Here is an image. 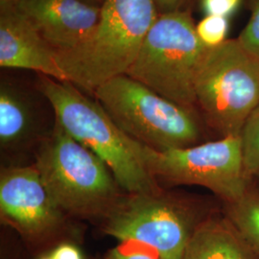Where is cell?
<instances>
[{
	"label": "cell",
	"mask_w": 259,
	"mask_h": 259,
	"mask_svg": "<svg viewBox=\"0 0 259 259\" xmlns=\"http://www.w3.org/2000/svg\"><path fill=\"white\" fill-rule=\"evenodd\" d=\"M37 90L50 103L55 121L111 169L127 193L160 189L144 158V145L131 139L95 98L68 81L37 74Z\"/></svg>",
	"instance_id": "1"
},
{
	"label": "cell",
	"mask_w": 259,
	"mask_h": 259,
	"mask_svg": "<svg viewBox=\"0 0 259 259\" xmlns=\"http://www.w3.org/2000/svg\"><path fill=\"white\" fill-rule=\"evenodd\" d=\"M33 163L54 202L74 220L100 225L126 193L102 159L56 121Z\"/></svg>",
	"instance_id": "2"
},
{
	"label": "cell",
	"mask_w": 259,
	"mask_h": 259,
	"mask_svg": "<svg viewBox=\"0 0 259 259\" xmlns=\"http://www.w3.org/2000/svg\"><path fill=\"white\" fill-rule=\"evenodd\" d=\"M158 16L153 0H107L90 37L72 50L56 52L66 81L93 96L104 83L127 74Z\"/></svg>",
	"instance_id": "3"
},
{
	"label": "cell",
	"mask_w": 259,
	"mask_h": 259,
	"mask_svg": "<svg viewBox=\"0 0 259 259\" xmlns=\"http://www.w3.org/2000/svg\"><path fill=\"white\" fill-rule=\"evenodd\" d=\"M93 97L127 136L146 147L167 151L200 143L202 132L194 111L128 75L104 83Z\"/></svg>",
	"instance_id": "4"
},
{
	"label": "cell",
	"mask_w": 259,
	"mask_h": 259,
	"mask_svg": "<svg viewBox=\"0 0 259 259\" xmlns=\"http://www.w3.org/2000/svg\"><path fill=\"white\" fill-rule=\"evenodd\" d=\"M207 49L188 12L162 14L149 30L126 75L194 111L195 82Z\"/></svg>",
	"instance_id": "5"
},
{
	"label": "cell",
	"mask_w": 259,
	"mask_h": 259,
	"mask_svg": "<svg viewBox=\"0 0 259 259\" xmlns=\"http://www.w3.org/2000/svg\"><path fill=\"white\" fill-rule=\"evenodd\" d=\"M195 99L204 120L221 138L240 136L259 106V62L238 39L208 48L195 82Z\"/></svg>",
	"instance_id": "6"
},
{
	"label": "cell",
	"mask_w": 259,
	"mask_h": 259,
	"mask_svg": "<svg viewBox=\"0 0 259 259\" xmlns=\"http://www.w3.org/2000/svg\"><path fill=\"white\" fill-rule=\"evenodd\" d=\"M205 217L189 201L160 188L124 193L100 228L104 234L123 243L147 246L159 259H183L196 227Z\"/></svg>",
	"instance_id": "7"
},
{
	"label": "cell",
	"mask_w": 259,
	"mask_h": 259,
	"mask_svg": "<svg viewBox=\"0 0 259 259\" xmlns=\"http://www.w3.org/2000/svg\"><path fill=\"white\" fill-rule=\"evenodd\" d=\"M144 158L157 183L202 186L228 204L249 190L240 136L167 151L144 146Z\"/></svg>",
	"instance_id": "8"
},
{
	"label": "cell",
	"mask_w": 259,
	"mask_h": 259,
	"mask_svg": "<svg viewBox=\"0 0 259 259\" xmlns=\"http://www.w3.org/2000/svg\"><path fill=\"white\" fill-rule=\"evenodd\" d=\"M0 219L37 250L70 242L79 234L74 219L54 202L34 163L1 168Z\"/></svg>",
	"instance_id": "9"
},
{
	"label": "cell",
	"mask_w": 259,
	"mask_h": 259,
	"mask_svg": "<svg viewBox=\"0 0 259 259\" xmlns=\"http://www.w3.org/2000/svg\"><path fill=\"white\" fill-rule=\"evenodd\" d=\"M37 98L19 84L2 79L0 84V149L6 165L34 160L39 144L52 132L39 111Z\"/></svg>",
	"instance_id": "10"
},
{
	"label": "cell",
	"mask_w": 259,
	"mask_h": 259,
	"mask_svg": "<svg viewBox=\"0 0 259 259\" xmlns=\"http://www.w3.org/2000/svg\"><path fill=\"white\" fill-rule=\"evenodd\" d=\"M15 6L57 53L82 45L101 16V7L83 0H19Z\"/></svg>",
	"instance_id": "11"
},
{
	"label": "cell",
	"mask_w": 259,
	"mask_h": 259,
	"mask_svg": "<svg viewBox=\"0 0 259 259\" xmlns=\"http://www.w3.org/2000/svg\"><path fill=\"white\" fill-rule=\"evenodd\" d=\"M0 66L36 71L66 81L56 51L38 34L15 4H2L0 12Z\"/></svg>",
	"instance_id": "12"
},
{
	"label": "cell",
	"mask_w": 259,
	"mask_h": 259,
	"mask_svg": "<svg viewBox=\"0 0 259 259\" xmlns=\"http://www.w3.org/2000/svg\"><path fill=\"white\" fill-rule=\"evenodd\" d=\"M183 259H259L229 218L206 216L196 227Z\"/></svg>",
	"instance_id": "13"
},
{
	"label": "cell",
	"mask_w": 259,
	"mask_h": 259,
	"mask_svg": "<svg viewBox=\"0 0 259 259\" xmlns=\"http://www.w3.org/2000/svg\"><path fill=\"white\" fill-rule=\"evenodd\" d=\"M228 218L259 257V193L248 190L238 201L228 204Z\"/></svg>",
	"instance_id": "14"
},
{
	"label": "cell",
	"mask_w": 259,
	"mask_h": 259,
	"mask_svg": "<svg viewBox=\"0 0 259 259\" xmlns=\"http://www.w3.org/2000/svg\"><path fill=\"white\" fill-rule=\"evenodd\" d=\"M240 139L244 165L248 176L259 175V106L246 122Z\"/></svg>",
	"instance_id": "15"
},
{
	"label": "cell",
	"mask_w": 259,
	"mask_h": 259,
	"mask_svg": "<svg viewBox=\"0 0 259 259\" xmlns=\"http://www.w3.org/2000/svg\"><path fill=\"white\" fill-rule=\"evenodd\" d=\"M229 19L219 16H206L196 25V33L206 48L219 47L227 39Z\"/></svg>",
	"instance_id": "16"
},
{
	"label": "cell",
	"mask_w": 259,
	"mask_h": 259,
	"mask_svg": "<svg viewBox=\"0 0 259 259\" xmlns=\"http://www.w3.org/2000/svg\"><path fill=\"white\" fill-rule=\"evenodd\" d=\"M237 39L242 47L259 62V0H256L250 20Z\"/></svg>",
	"instance_id": "17"
},
{
	"label": "cell",
	"mask_w": 259,
	"mask_h": 259,
	"mask_svg": "<svg viewBox=\"0 0 259 259\" xmlns=\"http://www.w3.org/2000/svg\"><path fill=\"white\" fill-rule=\"evenodd\" d=\"M241 0H202L206 16L228 18L238 8Z\"/></svg>",
	"instance_id": "18"
},
{
	"label": "cell",
	"mask_w": 259,
	"mask_h": 259,
	"mask_svg": "<svg viewBox=\"0 0 259 259\" xmlns=\"http://www.w3.org/2000/svg\"><path fill=\"white\" fill-rule=\"evenodd\" d=\"M49 254L52 259H83L81 250L71 242H65L56 246Z\"/></svg>",
	"instance_id": "19"
},
{
	"label": "cell",
	"mask_w": 259,
	"mask_h": 259,
	"mask_svg": "<svg viewBox=\"0 0 259 259\" xmlns=\"http://www.w3.org/2000/svg\"><path fill=\"white\" fill-rule=\"evenodd\" d=\"M106 259H159L139 251H127L122 248H114L109 251Z\"/></svg>",
	"instance_id": "20"
},
{
	"label": "cell",
	"mask_w": 259,
	"mask_h": 259,
	"mask_svg": "<svg viewBox=\"0 0 259 259\" xmlns=\"http://www.w3.org/2000/svg\"><path fill=\"white\" fill-rule=\"evenodd\" d=\"M153 1L156 5L158 15H162L167 13L183 11L182 8L189 0H153Z\"/></svg>",
	"instance_id": "21"
},
{
	"label": "cell",
	"mask_w": 259,
	"mask_h": 259,
	"mask_svg": "<svg viewBox=\"0 0 259 259\" xmlns=\"http://www.w3.org/2000/svg\"><path fill=\"white\" fill-rule=\"evenodd\" d=\"M83 1L89 2V3L93 4V5H96V6H98V7H102L103 4H104L107 0H83Z\"/></svg>",
	"instance_id": "22"
},
{
	"label": "cell",
	"mask_w": 259,
	"mask_h": 259,
	"mask_svg": "<svg viewBox=\"0 0 259 259\" xmlns=\"http://www.w3.org/2000/svg\"><path fill=\"white\" fill-rule=\"evenodd\" d=\"M19 0H0V4H16Z\"/></svg>",
	"instance_id": "23"
},
{
	"label": "cell",
	"mask_w": 259,
	"mask_h": 259,
	"mask_svg": "<svg viewBox=\"0 0 259 259\" xmlns=\"http://www.w3.org/2000/svg\"><path fill=\"white\" fill-rule=\"evenodd\" d=\"M38 259H52V257L50 256V254H48V255H42L41 257H39Z\"/></svg>",
	"instance_id": "24"
}]
</instances>
